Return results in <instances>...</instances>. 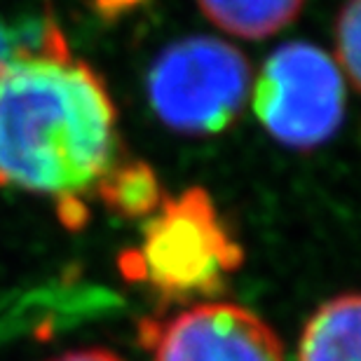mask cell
I'll return each instance as SVG.
<instances>
[{
  "label": "cell",
  "mask_w": 361,
  "mask_h": 361,
  "mask_svg": "<svg viewBox=\"0 0 361 361\" xmlns=\"http://www.w3.org/2000/svg\"><path fill=\"white\" fill-rule=\"evenodd\" d=\"M298 361H359V295L341 293L310 317Z\"/></svg>",
  "instance_id": "cell-6"
},
{
  "label": "cell",
  "mask_w": 361,
  "mask_h": 361,
  "mask_svg": "<svg viewBox=\"0 0 361 361\" xmlns=\"http://www.w3.org/2000/svg\"><path fill=\"white\" fill-rule=\"evenodd\" d=\"M244 261L240 242L216 212L207 190L188 188L164 197L143 223L139 249L122 256L127 279L146 284L164 302H188L223 293Z\"/></svg>",
  "instance_id": "cell-2"
},
{
  "label": "cell",
  "mask_w": 361,
  "mask_h": 361,
  "mask_svg": "<svg viewBox=\"0 0 361 361\" xmlns=\"http://www.w3.org/2000/svg\"><path fill=\"white\" fill-rule=\"evenodd\" d=\"M251 90V63L219 38H185L157 56L148 73L155 115L180 134H219L240 118Z\"/></svg>",
  "instance_id": "cell-3"
},
{
  "label": "cell",
  "mask_w": 361,
  "mask_h": 361,
  "mask_svg": "<svg viewBox=\"0 0 361 361\" xmlns=\"http://www.w3.org/2000/svg\"><path fill=\"white\" fill-rule=\"evenodd\" d=\"M94 185L108 212L127 221L148 219L160 209L164 200L160 178L143 160L115 157Z\"/></svg>",
  "instance_id": "cell-7"
},
{
  "label": "cell",
  "mask_w": 361,
  "mask_h": 361,
  "mask_svg": "<svg viewBox=\"0 0 361 361\" xmlns=\"http://www.w3.org/2000/svg\"><path fill=\"white\" fill-rule=\"evenodd\" d=\"M118 148L104 80L59 31L40 52L0 66V185L82 197Z\"/></svg>",
  "instance_id": "cell-1"
},
{
  "label": "cell",
  "mask_w": 361,
  "mask_h": 361,
  "mask_svg": "<svg viewBox=\"0 0 361 361\" xmlns=\"http://www.w3.org/2000/svg\"><path fill=\"white\" fill-rule=\"evenodd\" d=\"M254 111L281 146H322L345 118L341 68L310 42H286L265 61L254 92Z\"/></svg>",
  "instance_id": "cell-4"
},
{
  "label": "cell",
  "mask_w": 361,
  "mask_h": 361,
  "mask_svg": "<svg viewBox=\"0 0 361 361\" xmlns=\"http://www.w3.org/2000/svg\"><path fill=\"white\" fill-rule=\"evenodd\" d=\"M49 361H122V359H120V357H115L113 352H108V350L92 348V350H75V352H68V355H61V357L49 359Z\"/></svg>",
  "instance_id": "cell-12"
},
{
  "label": "cell",
  "mask_w": 361,
  "mask_h": 361,
  "mask_svg": "<svg viewBox=\"0 0 361 361\" xmlns=\"http://www.w3.org/2000/svg\"><path fill=\"white\" fill-rule=\"evenodd\" d=\"M359 5L361 0H348L336 19V63L350 80L352 90H359Z\"/></svg>",
  "instance_id": "cell-10"
},
{
  "label": "cell",
  "mask_w": 361,
  "mask_h": 361,
  "mask_svg": "<svg viewBox=\"0 0 361 361\" xmlns=\"http://www.w3.org/2000/svg\"><path fill=\"white\" fill-rule=\"evenodd\" d=\"M141 345L153 361H284L277 334L235 302H200L143 322Z\"/></svg>",
  "instance_id": "cell-5"
},
{
  "label": "cell",
  "mask_w": 361,
  "mask_h": 361,
  "mask_svg": "<svg viewBox=\"0 0 361 361\" xmlns=\"http://www.w3.org/2000/svg\"><path fill=\"white\" fill-rule=\"evenodd\" d=\"M92 3L101 17L115 19V17H122V14L132 12L134 7H139L143 3V0H92Z\"/></svg>",
  "instance_id": "cell-11"
},
{
  "label": "cell",
  "mask_w": 361,
  "mask_h": 361,
  "mask_svg": "<svg viewBox=\"0 0 361 361\" xmlns=\"http://www.w3.org/2000/svg\"><path fill=\"white\" fill-rule=\"evenodd\" d=\"M61 28L54 24L52 17L24 19L19 24H10L0 17V66L10 63L19 56L40 52Z\"/></svg>",
  "instance_id": "cell-9"
},
{
  "label": "cell",
  "mask_w": 361,
  "mask_h": 361,
  "mask_svg": "<svg viewBox=\"0 0 361 361\" xmlns=\"http://www.w3.org/2000/svg\"><path fill=\"white\" fill-rule=\"evenodd\" d=\"M197 5L221 31L263 40L295 21L305 0H197Z\"/></svg>",
  "instance_id": "cell-8"
}]
</instances>
